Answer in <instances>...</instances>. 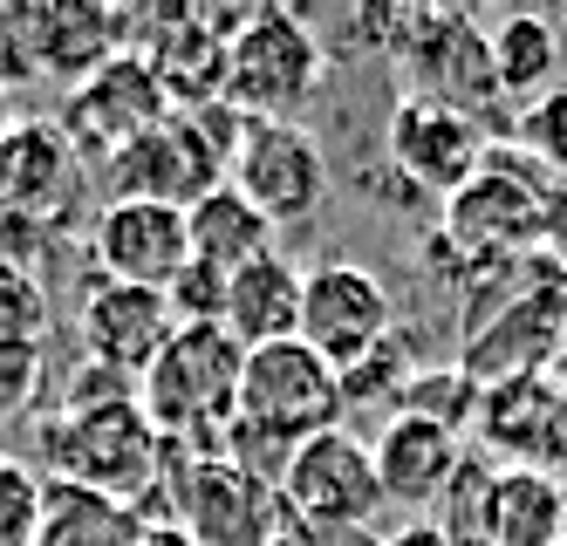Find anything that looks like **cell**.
<instances>
[{
  "label": "cell",
  "instance_id": "obj_1",
  "mask_svg": "<svg viewBox=\"0 0 567 546\" xmlns=\"http://www.w3.org/2000/svg\"><path fill=\"white\" fill-rule=\"evenodd\" d=\"M342 410H349L342 375L308 342H267V349H247V362H239V416L219 451L274 485L295 444L342 431Z\"/></svg>",
  "mask_w": 567,
  "mask_h": 546
},
{
  "label": "cell",
  "instance_id": "obj_2",
  "mask_svg": "<svg viewBox=\"0 0 567 546\" xmlns=\"http://www.w3.org/2000/svg\"><path fill=\"white\" fill-rule=\"evenodd\" d=\"M239 362H247V349L226 328H178L157 349V362L137 375L144 424L178 451L226 444L233 416H239Z\"/></svg>",
  "mask_w": 567,
  "mask_h": 546
},
{
  "label": "cell",
  "instance_id": "obj_3",
  "mask_svg": "<svg viewBox=\"0 0 567 546\" xmlns=\"http://www.w3.org/2000/svg\"><path fill=\"white\" fill-rule=\"evenodd\" d=\"M49 478L110 492L131 506V492L165 478V437L144 424L137 390L124 396H96V403H62L49 424Z\"/></svg>",
  "mask_w": 567,
  "mask_h": 546
},
{
  "label": "cell",
  "instance_id": "obj_4",
  "mask_svg": "<svg viewBox=\"0 0 567 546\" xmlns=\"http://www.w3.org/2000/svg\"><path fill=\"white\" fill-rule=\"evenodd\" d=\"M321 82V41L295 8H254L247 28L226 41V110L295 123V110Z\"/></svg>",
  "mask_w": 567,
  "mask_h": 546
},
{
  "label": "cell",
  "instance_id": "obj_5",
  "mask_svg": "<svg viewBox=\"0 0 567 546\" xmlns=\"http://www.w3.org/2000/svg\"><path fill=\"white\" fill-rule=\"evenodd\" d=\"M390 55L396 69L411 75L403 96H424V103H444L478 123V110L506 103L499 82H493V49L472 14H452V8H411L390 21Z\"/></svg>",
  "mask_w": 567,
  "mask_h": 546
},
{
  "label": "cell",
  "instance_id": "obj_6",
  "mask_svg": "<svg viewBox=\"0 0 567 546\" xmlns=\"http://www.w3.org/2000/svg\"><path fill=\"white\" fill-rule=\"evenodd\" d=\"M165 465L178 485V526L198 546H274L280 539V492L233 465L226 451H178L165 444Z\"/></svg>",
  "mask_w": 567,
  "mask_h": 546
},
{
  "label": "cell",
  "instance_id": "obj_7",
  "mask_svg": "<svg viewBox=\"0 0 567 546\" xmlns=\"http://www.w3.org/2000/svg\"><path fill=\"white\" fill-rule=\"evenodd\" d=\"M280 513L308 533H362L370 513L383 506V485L370 465V444L355 431H321L288 451V465L274 478Z\"/></svg>",
  "mask_w": 567,
  "mask_h": 546
},
{
  "label": "cell",
  "instance_id": "obj_8",
  "mask_svg": "<svg viewBox=\"0 0 567 546\" xmlns=\"http://www.w3.org/2000/svg\"><path fill=\"white\" fill-rule=\"evenodd\" d=\"M396 334V308H390V287L355 267V260H321L301 267V328L295 342H308L329 369H349L370 349H383Z\"/></svg>",
  "mask_w": 567,
  "mask_h": 546
},
{
  "label": "cell",
  "instance_id": "obj_9",
  "mask_svg": "<svg viewBox=\"0 0 567 546\" xmlns=\"http://www.w3.org/2000/svg\"><path fill=\"white\" fill-rule=\"evenodd\" d=\"M226 185L247 198L267 226H295L321 205V192H329V164H321V144L301 131V123L254 116V123H239Z\"/></svg>",
  "mask_w": 567,
  "mask_h": 546
},
{
  "label": "cell",
  "instance_id": "obj_10",
  "mask_svg": "<svg viewBox=\"0 0 567 546\" xmlns=\"http://www.w3.org/2000/svg\"><path fill=\"white\" fill-rule=\"evenodd\" d=\"M172 116V96L157 90V75H151V62L144 55H131V49H116L103 69H90L83 82L69 90V151H90L96 164L110 157V151H124V144H137L144 131H157V123Z\"/></svg>",
  "mask_w": 567,
  "mask_h": 546
},
{
  "label": "cell",
  "instance_id": "obj_11",
  "mask_svg": "<svg viewBox=\"0 0 567 546\" xmlns=\"http://www.w3.org/2000/svg\"><path fill=\"white\" fill-rule=\"evenodd\" d=\"M213 185H226V164L213 157V144L192 131L172 110L157 131H144L137 144L103 157V192L110 198H144V205H198Z\"/></svg>",
  "mask_w": 567,
  "mask_h": 546
},
{
  "label": "cell",
  "instance_id": "obj_12",
  "mask_svg": "<svg viewBox=\"0 0 567 546\" xmlns=\"http://www.w3.org/2000/svg\"><path fill=\"white\" fill-rule=\"evenodd\" d=\"M383 151L396 164V178L411 192H431V198H458L478 164H485V131L472 116L444 110V103H424V96H396L390 110V131H383Z\"/></svg>",
  "mask_w": 567,
  "mask_h": 546
},
{
  "label": "cell",
  "instance_id": "obj_13",
  "mask_svg": "<svg viewBox=\"0 0 567 546\" xmlns=\"http://www.w3.org/2000/svg\"><path fill=\"white\" fill-rule=\"evenodd\" d=\"M75 334H83V356L96 369L137 383V375L157 362V349L178 334V321H172V301L157 287H124V280L96 274L83 308H75Z\"/></svg>",
  "mask_w": 567,
  "mask_h": 546
},
{
  "label": "cell",
  "instance_id": "obj_14",
  "mask_svg": "<svg viewBox=\"0 0 567 546\" xmlns=\"http://www.w3.org/2000/svg\"><path fill=\"white\" fill-rule=\"evenodd\" d=\"M90 254H96L103 280L157 287V293H165V287L192 267L185 213H178V205H144V198H110L103 213H96V239H90Z\"/></svg>",
  "mask_w": 567,
  "mask_h": 546
},
{
  "label": "cell",
  "instance_id": "obj_15",
  "mask_svg": "<svg viewBox=\"0 0 567 546\" xmlns=\"http://www.w3.org/2000/svg\"><path fill=\"white\" fill-rule=\"evenodd\" d=\"M370 465H377V485H383L390 506L424 513V506H437V498L452 492V478L465 465V444H458L452 424H431L417 410H396L370 437Z\"/></svg>",
  "mask_w": 567,
  "mask_h": 546
},
{
  "label": "cell",
  "instance_id": "obj_16",
  "mask_svg": "<svg viewBox=\"0 0 567 546\" xmlns=\"http://www.w3.org/2000/svg\"><path fill=\"white\" fill-rule=\"evenodd\" d=\"M21 41H28V69L55 75V82H83L90 69H103L124 49V28L103 8H75V0H42V8H21Z\"/></svg>",
  "mask_w": 567,
  "mask_h": 546
},
{
  "label": "cell",
  "instance_id": "obj_17",
  "mask_svg": "<svg viewBox=\"0 0 567 546\" xmlns=\"http://www.w3.org/2000/svg\"><path fill=\"white\" fill-rule=\"evenodd\" d=\"M560 424H567V403L534 369H519V375H506V383L478 390V431H485V444H499L513 465L547 472V457L560 444Z\"/></svg>",
  "mask_w": 567,
  "mask_h": 546
},
{
  "label": "cell",
  "instance_id": "obj_18",
  "mask_svg": "<svg viewBox=\"0 0 567 546\" xmlns=\"http://www.w3.org/2000/svg\"><path fill=\"white\" fill-rule=\"evenodd\" d=\"M219 328L233 334L239 349L295 342V328H301V267L267 254L254 267L226 274V315H219Z\"/></svg>",
  "mask_w": 567,
  "mask_h": 546
},
{
  "label": "cell",
  "instance_id": "obj_19",
  "mask_svg": "<svg viewBox=\"0 0 567 546\" xmlns=\"http://www.w3.org/2000/svg\"><path fill=\"white\" fill-rule=\"evenodd\" d=\"M75 192V151L62 131L49 123H14L0 137V205L14 219H34V213H55V205Z\"/></svg>",
  "mask_w": 567,
  "mask_h": 546
},
{
  "label": "cell",
  "instance_id": "obj_20",
  "mask_svg": "<svg viewBox=\"0 0 567 546\" xmlns=\"http://www.w3.org/2000/svg\"><path fill=\"white\" fill-rule=\"evenodd\" d=\"M478 539L485 546H560L567 539V492H560V478L534 472V465L493 472Z\"/></svg>",
  "mask_w": 567,
  "mask_h": 546
},
{
  "label": "cell",
  "instance_id": "obj_21",
  "mask_svg": "<svg viewBox=\"0 0 567 546\" xmlns=\"http://www.w3.org/2000/svg\"><path fill=\"white\" fill-rule=\"evenodd\" d=\"M137 533H144V513L124 506V498L69 485V478H42V513H34L28 546H137Z\"/></svg>",
  "mask_w": 567,
  "mask_h": 546
},
{
  "label": "cell",
  "instance_id": "obj_22",
  "mask_svg": "<svg viewBox=\"0 0 567 546\" xmlns=\"http://www.w3.org/2000/svg\"><path fill=\"white\" fill-rule=\"evenodd\" d=\"M540 219H547V213H540L534 185L513 178V172H499L493 157H485V164H478V178L452 198V233H458V239H472V246H485V254L534 239V233H540Z\"/></svg>",
  "mask_w": 567,
  "mask_h": 546
},
{
  "label": "cell",
  "instance_id": "obj_23",
  "mask_svg": "<svg viewBox=\"0 0 567 546\" xmlns=\"http://www.w3.org/2000/svg\"><path fill=\"white\" fill-rule=\"evenodd\" d=\"M185 239H192V260L213 274H239L274 254V226L233 185H213L198 205H185Z\"/></svg>",
  "mask_w": 567,
  "mask_h": 546
},
{
  "label": "cell",
  "instance_id": "obj_24",
  "mask_svg": "<svg viewBox=\"0 0 567 546\" xmlns=\"http://www.w3.org/2000/svg\"><path fill=\"white\" fill-rule=\"evenodd\" d=\"M485 49H493V82L499 96H534L560 75V28L554 14H506L493 34H485Z\"/></svg>",
  "mask_w": 567,
  "mask_h": 546
},
{
  "label": "cell",
  "instance_id": "obj_25",
  "mask_svg": "<svg viewBox=\"0 0 567 546\" xmlns=\"http://www.w3.org/2000/svg\"><path fill=\"white\" fill-rule=\"evenodd\" d=\"M49 334V293L21 260H0V342H28L42 349Z\"/></svg>",
  "mask_w": 567,
  "mask_h": 546
},
{
  "label": "cell",
  "instance_id": "obj_26",
  "mask_svg": "<svg viewBox=\"0 0 567 546\" xmlns=\"http://www.w3.org/2000/svg\"><path fill=\"white\" fill-rule=\"evenodd\" d=\"M34 513H42V478L21 457H0V546H28Z\"/></svg>",
  "mask_w": 567,
  "mask_h": 546
},
{
  "label": "cell",
  "instance_id": "obj_27",
  "mask_svg": "<svg viewBox=\"0 0 567 546\" xmlns=\"http://www.w3.org/2000/svg\"><path fill=\"white\" fill-rule=\"evenodd\" d=\"M165 301H172V321L178 328H219V315H226V274H213V267H185L172 287H165Z\"/></svg>",
  "mask_w": 567,
  "mask_h": 546
},
{
  "label": "cell",
  "instance_id": "obj_28",
  "mask_svg": "<svg viewBox=\"0 0 567 546\" xmlns=\"http://www.w3.org/2000/svg\"><path fill=\"white\" fill-rule=\"evenodd\" d=\"M519 137L534 144L540 157H554V164H567V90H554V96H540V110L519 123Z\"/></svg>",
  "mask_w": 567,
  "mask_h": 546
},
{
  "label": "cell",
  "instance_id": "obj_29",
  "mask_svg": "<svg viewBox=\"0 0 567 546\" xmlns=\"http://www.w3.org/2000/svg\"><path fill=\"white\" fill-rule=\"evenodd\" d=\"M383 546H452V533H444L437 519H411L396 539H383Z\"/></svg>",
  "mask_w": 567,
  "mask_h": 546
},
{
  "label": "cell",
  "instance_id": "obj_30",
  "mask_svg": "<svg viewBox=\"0 0 567 546\" xmlns=\"http://www.w3.org/2000/svg\"><path fill=\"white\" fill-rule=\"evenodd\" d=\"M137 546H198L178 519H144V533H137Z\"/></svg>",
  "mask_w": 567,
  "mask_h": 546
},
{
  "label": "cell",
  "instance_id": "obj_31",
  "mask_svg": "<svg viewBox=\"0 0 567 546\" xmlns=\"http://www.w3.org/2000/svg\"><path fill=\"white\" fill-rule=\"evenodd\" d=\"M547 383H554V396L567 403V334H560V342L547 349Z\"/></svg>",
  "mask_w": 567,
  "mask_h": 546
},
{
  "label": "cell",
  "instance_id": "obj_32",
  "mask_svg": "<svg viewBox=\"0 0 567 546\" xmlns=\"http://www.w3.org/2000/svg\"><path fill=\"white\" fill-rule=\"evenodd\" d=\"M560 546H567V539H560Z\"/></svg>",
  "mask_w": 567,
  "mask_h": 546
}]
</instances>
